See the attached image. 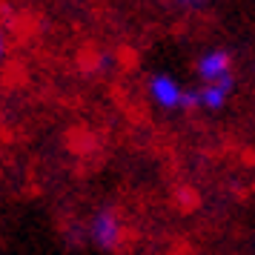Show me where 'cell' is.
Segmentation results:
<instances>
[{
    "instance_id": "obj_1",
    "label": "cell",
    "mask_w": 255,
    "mask_h": 255,
    "mask_svg": "<svg viewBox=\"0 0 255 255\" xmlns=\"http://www.w3.org/2000/svg\"><path fill=\"white\" fill-rule=\"evenodd\" d=\"M146 92H149L152 104L161 106V109H189V106H198V92L184 89L166 72L152 75L149 81H146Z\"/></svg>"
},
{
    "instance_id": "obj_2",
    "label": "cell",
    "mask_w": 255,
    "mask_h": 255,
    "mask_svg": "<svg viewBox=\"0 0 255 255\" xmlns=\"http://www.w3.org/2000/svg\"><path fill=\"white\" fill-rule=\"evenodd\" d=\"M121 235H124V224L118 218V212L112 207H101L92 215V224H89V238L95 241V247L115 250Z\"/></svg>"
},
{
    "instance_id": "obj_3",
    "label": "cell",
    "mask_w": 255,
    "mask_h": 255,
    "mask_svg": "<svg viewBox=\"0 0 255 255\" xmlns=\"http://www.w3.org/2000/svg\"><path fill=\"white\" fill-rule=\"evenodd\" d=\"M230 69H232V58H230L227 49H209V52H204V55L195 60V72H198V78L204 81V86L232 75Z\"/></svg>"
},
{
    "instance_id": "obj_4",
    "label": "cell",
    "mask_w": 255,
    "mask_h": 255,
    "mask_svg": "<svg viewBox=\"0 0 255 255\" xmlns=\"http://www.w3.org/2000/svg\"><path fill=\"white\" fill-rule=\"evenodd\" d=\"M232 92H235V78L227 75V78H221V81H215V83H207L204 89H198V106L215 112V109H221V106L230 101Z\"/></svg>"
},
{
    "instance_id": "obj_5",
    "label": "cell",
    "mask_w": 255,
    "mask_h": 255,
    "mask_svg": "<svg viewBox=\"0 0 255 255\" xmlns=\"http://www.w3.org/2000/svg\"><path fill=\"white\" fill-rule=\"evenodd\" d=\"M6 55V35H3V29H0V60Z\"/></svg>"
}]
</instances>
